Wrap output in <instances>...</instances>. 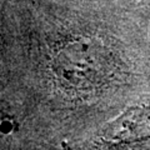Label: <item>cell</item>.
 Instances as JSON below:
<instances>
[{
  "label": "cell",
  "mask_w": 150,
  "mask_h": 150,
  "mask_svg": "<svg viewBox=\"0 0 150 150\" xmlns=\"http://www.w3.org/2000/svg\"><path fill=\"white\" fill-rule=\"evenodd\" d=\"M68 69H62V76L68 79L73 84H80L84 81H94L99 73L98 59L90 54H73L68 58Z\"/></svg>",
  "instance_id": "cell-2"
},
{
  "label": "cell",
  "mask_w": 150,
  "mask_h": 150,
  "mask_svg": "<svg viewBox=\"0 0 150 150\" xmlns=\"http://www.w3.org/2000/svg\"><path fill=\"white\" fill-rule=\"evenodd\" d=\"M150 137V108H134L99 134L98 146L118 148Z\"/></svg>",
  "instance_id": "cell-1"
}]
</instances>
